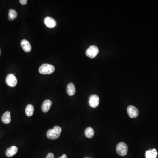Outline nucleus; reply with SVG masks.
Masks as SVG:
<instances>
[{"instance_id": "f257e3e1", "label": "nucleus", "mask_w": 158, "mask_h": 158, "mask_svg": "<svg viewBox=\"0 0 158 158\" xmlns=\"http://www.w3.org/2000/svg\"><path fill=\"white\" fill-rule=\"evenodd\" d=\"M62 128L59 126H55L53 129H50L47 133L48 138L51 140L57 139L59 137L62 133Z\"/></svg>"}, {"instance_id": "f03ea898", "label": "nucleus", "mask_w": 158, "mask_h": 158, "mask_svg": "<svg viewBox=\"0 0 158 158\" xmlns=\"http://www.w3.org/2000/svg\"><path fill=\"white\" fill-rule=\"evenodd\" d=\"M54 70L55 67L48 64H44L39 69V73L44 75L51 74L54 72Z\"/></svg>"}, {"instance_id": "7ed1b4c3", "label": "nucleus", "mask_w": 158, "mask_h": 158, "mask_svg": "<svg viewBox=\"0 0 158 158\" xmlns=\"http://www.w3.org/2000/svg\"><path fill=\"white\" fill-rule=\"evenodd\" d=\"M116 152L121 156H125L127 153L128 148L127 144L124 142L119 143L116 146Z\"/></svg>"}, {"instance_id": "20e7f679", "label": "nucleus", "mask_w": 158, "mask_h": 158, "mask_svg": "<svg viewBox=\"0 0 158 158\" xmlns=\"http://www.w3.org/2000/svg\"><path fill=\"white\" fill-rule=\"evenodd\" d=\"M99 53V49L95 45H92L87 49L86 54L89 58L93 59Z\"/></svg>"}, {"instance_id": "39448f33", "label": "nucleus", "mask_w": 158, "mask_h": 158, "mask_svg": "<svg viewBox=\"0 0 158 158\" xmlns=\"http://www.w3.org/2000/svg\"><path fill=\"white\" fill-rule=\"evenodd\" d=\"M17 79L13 74H9L6 78V83L11 87H15L17 84Z\"/></svg>"}, {"instance_id": "423d86ee", "label": "nucleus", "mask_w": 158, "mask_h": 158, "mask_svg": "<svg viewBox=\"0 0 158 158\" xmlns=\"http://www.w3.org/2000/svg\"><path fill=\"white\" fill-rule=\"evenodd\" d=\"M127 111L129 116L131 118L137 117L139 115V111L134 106H129L127 108Z\"/></svg>"}, {"instance_id": "0eeeda50", "label": "nucleus", "mask_w": 158, "mask_h": 158, "mask_svg": "<svg viewBox=\"0 0 158 158\" xmlns=\"http://www.w3.org/2000/svg\"><path fill=\"white\" fill-rule=\"evenodd\" d=\"M99 97L96 95L91 96L89 99V104L90 106L92 108H96L99 104Z\"/></svg>"}, {"instance_id": "6e6552de", "label": "nucleus", "mask_w": 158, "mask_h": 158, "mask_svg": "<svg viewBox=\"0 0 158 158\" xmlns=\"http://www.w3.org/2000/svg\"><path fill=\"white\" fill-rule=\"evenodd\" d=\"M44 23L45 25L49 28H52L56 26V22L52 18L47 17L44 19Z\"/></svg>"}, {"instance_id": "1a4fd4ad", "label": "nucleus", "mask_w": 158, "mask_h": 158, "mask_svg": "<svg viewBox=\"0 0 158 158\" xmlns=\"http://www.w3.org/2000/svg\"><path fill=\"white\" fill-rule=\"evenodd\" d=\"M21 45L24 52H30L31 51V45L27 40H22L21 42Z\"/></svg>"}, {"instance_id": "9d476101", "label": "nucleus", "mask_w": 158, "mask_h": 158, "mask_svg": "<svg viewBox=\"0 0 158 158\" xmlns=\"http://www.w3.org/2000/svg\"><path fill=\"white\" fill-rule=\"evenodd\" d=\"M52 101L50 100H46L43 102L42 105V110L43 112L46 113L48 112L52 106Z\"/></svg>"}, {"instance_id": "9b49d317", "label": "nucleus", "mask_w": 158, "mask_h": 158, "mask_svg": "<svg viewBox=\"0 0 158 158\" xmlns=\"http://www.w3.org/2000/svg\"><path fill=\"white\" fill-rule=\"evenodd\" d=\"M17 147L16 146H12L7 149L6 155L8 157H12L17 153Z\"/></svg>"}, {"instance_id": "f8f14e48", "label": "nucleus", "mask_w": 158, "mask_h": 158, "mask_svg": "<svg viewBox=\"0 0 158 158\" xmlns=\"http://www.w3.org/2000/svg\"><path fill=\"white\" fill-rule=\"evenodd\" d=\"M66 92L67 94L69 96H73L75 95L76 92L75 86L73 83H69L67 85L66 88Z\"/></svg>"}, {"instance_id": "ddd939ff", "label": "nucleus", "mask_w": 158, "mask_h": 158, "mask_svg": "<svg viewBox=\"0 0 158 158\" xmlns=\"http://www.w3.org/2000/svg\"><path fill=\"white\" fill-rule=\"evenodd\" d=\"M1 121L5 124H8L11 121V113L9 111H7L3 114L1 117Z\"/></svg>"}, {"instance_id": "4468645a", "label": "nucleus", "mask_w": 158, "mask_h": 158, "mask_svg": "<svg viewBox=\"0 0 158 158\" xmlns=\"http://www.w3.org/2000/svg\"><path fill=\"white\" fill-rule=\"evenodd\" d=\"M157 155L158 153L156 149H153L146 151L145 156L146 158H156Z\"/></svg>"}, {"instance_id": "2eb2a0df", "label": "nucleus", "mask_w": 158, "mask_h": 158, "mask_svg": "<svg viewBox=\"0 0 158 158\" xmlns=\"http://www.w3.org/2000/svg\"><path fill=\"white\" fill-rule=\"evenodd\" d=\"M34 107L31 104H29L26 107L25 112L28 116H31L34 113Z\"/></svg>"}, {"instance_id": "dca6fc26", "label": "nucleus", "mask_w": 158, "mask_h": 158, "mask_svg": "<svg viewBox=\"0 0 158 158\" xmlns=\"http://www.w3.org/2000/svg\"><path fill=\"white\" fill-rule=\"evenodd\" d=\"M18 14L15 10L13 9H9V13H8V18L9 20H14L17 17Z\"/></svg>"}, {"instance_id": "f3484780", "label": "nucleus", "mask_w": 158, "mask_h": 158, "mask_svg": "<svg viewBox=\"0 0 158 158\" xmlns=\"http://www.w3.org/2000/svg\"><path fill=\"white\" fill-rule=\"evenodd\" d=\"M95 134L94 130L91 127H87L85 131V134L86 137L88 138H93Z\"/></svg>"}, {"instance_id": "a211bd4d", "label": "nucleus", "mask_w": 158, "mask_h": 158, "mask_svg": "<svg viewBox=\"0 0 158 158\" xmlns=\"http://www.w3.org/2000/svg\"><path fill=\"white\" fill-rule=\"evenodd\" d=\"M46 158H54V155L52 153H49L47 155V157Z\"/></svg>"}, {"instance_id": "6ab92c4d", "label": "nucleus", "mask_w": 158, "mask_h": 158, "mask_svg": "<svg viewBox=\"0 0 158 158\" xmlns=\"http://www.w3.org/2000/svg\"><path fill=\"white\" fill-rule=\"evenodd\" d=\"M19 2L21 5H25L27 4V0H20V1H19Z\"/></svg>"}, {"instance_id": "aec40b11", "label": "nucleus", "mask_w": 158, "mask_h": 158, "mask_svg": "<svg viewBox=\"0 0 158 158\" xmlns=\"http://www.w3.org/2000/svg\"><path fill=\"white\" fill-rule=\"evenodd\" d=\"M59 158H67V156L66 155L63 154L61 157H59Z\"/></svg>"}, {"instance_id": "412c9836", "label": "nucleus", "mask_w": 158, "mask_h": 158, "mask_svg": "<svg viewBox=\"0 0 158 158\" xmlns=\"http://www.w3.org/2000/svg\"><path fill=\"white\" fill-rule=\"evenodd\" d=\"M1 50H0V55H1Z\"/></svg>"}, {"instance_id": "4be33fe9", "label": "nucleus", "mask_w": 158, "mask_h": 158, "mask_svg": "<svg viewBox=\"0 0 158 158\" xmlns=\"http://www.w3.org/2000/svg\"></svg>"}]
</instances>
